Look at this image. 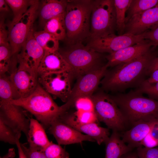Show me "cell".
<instances>
[{
  "label": "cell",
  "mask_w": 158,
  "mask_h": 158,
  "mask_svg": "<svg viewBox=\"0 0 158 158\" xmlns=\"http://www.w3.org/2000/svg\"><path fill=\"white\" fill-rule=\"evenodd\" d=\"M16 58L12 59L8 76L13 92V99L26 97L35 90L38 84V75L22 68L17 66Z\"/></svg>",
  "instance_id": "9c48e42d"
},
{
  "label": "cell",
  "mask_w": 158,
  "mask_h": 158,
  "mask_svg": "<svg viewBox=\"0 0 158 158\" xmlns=\"http://www.w3.org/2000/svg\"><path fill=\"white\" fill-rule=\"evenodd\" d=\"M140 145L145 147L152 148L158 146V142L152 138L149 134L142 141Z\"/></svg>",
  "instance_id": "f35d334b"
},
{
  "label": "cell",
  "mask_w": 158,
  "mask_h": 158,
  "mask_svg": "<svg viewBox=\"0 0 158 158\" xmlns=\"http://www.w3.org/2000/svg\"><path fill=\"white\" fill-rule=\"evenodd\" d=\"M135 90L147 94L150 98L158 101V82L149 83L144 81Z\"/></svg>",
  "instance_id": "d6a6232c"
},
{
  "label": "cell",
  "mask_w": 158,
  "mask_h": 158,
  "mask_svg": "<svg viewBox=\"0 0 158 158\" xmlns=\"http://www.w3.org/2000/svg\"><path fill=\"white\" fill-rule=\"evenodd\" d=\"M158 69V52L157 56L151 64L147 73V75H150L154 71Z\"/></svg>",
  "instance_id": "b9f144b4"
},
{
  "label": "cell",
  "mask_w": 158,
  "mask_h": 158,
  "mask_svg": "<svg viewBox=\"0 0 158 158\" xmlns=\"http://www.w3.org/2000/svg\"><path fill=\"white\" fill-rule=\"evenodd\" d=\"M34 31L33 27L16 56L18 67L38 75V69L44 51L35 40Z\"/></svg>",
  "instance_id": "7c38bea8"
},
{
  "label": "cell",
  "mask_w": 158,
  "mask_h": 158,
  "mask_svg": "<svg viewBox=\"0 0 158 158\" xmlns=\"http://www.w3.org/2000/svg\"><path fill=\"white\" fill-rule=\"evenodd\" d=\"M120 158H138L137 154L135 153L129 152L124 154Z\"/></svg>",
  "instance_id": "f6af8a7d"
},
{
  "label": "cell",
  "mask_w": 158,
  "mask_h": 158,
  "mask_svg": "<svg viewBox=\"0 0 158 158\" xmlns=\"http://www.w3.org/2000/svg\"><path fill=\"white\" fill-rule=\"evenodd\" d=\"M68 0H44L40 1L38 13L39 23L44 28L47 22L65 13Z\"/></svg>",
  "instance_id": "44dd1931"
},
{
  "label": "cell",
  "mask_w": 158,
  "mask_h": 158,
  "mask_svg": "<svg viewBox=\"0 0 158 158\" xmlns=\"http://www.w3.org/2000/svg\"><path fill=\"white\" fill-rule=\"evenodd\" d=\"M34 37L45 52H53L59 49V40L53 35L44 30L34 32Z\"/></svg>",
  "instance_id": "d4e9b609"
},
{
  "label": "cell",
  "mask_w": 158,
  "mask_h": 158,
  "mask_svg": "<svg viewBox=\"0 0 158 158\" xmlns=\"http://www.w3.org/2000/svg\"><path fill=\"white\" fill-rule=\"evenodd\" d=\"M157 24L158 4L131 18L126 23L124 34L141 35Z\"/></svg>",
  "instance_id": "e0dca14e"
},
{
  "label": "cell",
  "mask_w": 158,
  "mask_h": 158,
  "mask_svg": "<svg viewBox=\"0 0 158 158\" xmlns=\"http://www.w3.org/2000/svg\"><path fill=\"white\" fill-rule=\"evenodd\" d=\"M145 39L153 42L158 46V24L152 27L143 33Z\"/></svg>",
  "instance_id": "74e56055"
},
{
  "label": "cell",
  "mask_w": 158,
  "mask_h": 158,
  "mask_svg": "<svg viewBox=\"0 0 158 158\" xmlns=\"http://www.w3.org/2000/svg\"><path fill=\"white\" fill-rule=\"evenodd\" d=\"M35 0H5L13 14L12 20L9 25L17 22L35 2Z\"/></svg>",
  "instance_id": "4316f807"
},
{
  "label": "cell",
  "mask_w": 158,
  "mask_h": 158,
  "mask_svg": "<svg viewBox=\"0 0 158 158\" xmlns=\"http://www.w3.org/2000/svg\"><path fill=\"white\" fill-rule=\"evenodd\" d=\"M111 97L126 121L133 124L158 118V101L145 97L135 90Z\"/></svg>",
  "instance_id": "277c9868"
},
{
  "label": "cell",
  "mask_w": 158,
  "mask_h": 158,
  "mask_svg": "<svg viewBox=\"0 0 158 158\" xmlns=\"http://www.w3.org/2000/svg\"><path fill=\"white\" fill-rule=\"evenodd\" d=\"M157 47L154 46L142 55L107 71L101 80L102 88L114 92H122L138 87L144 81L148 70L157 55Z\"/></svg>",
  "instance_id": "6da1fadb"
},
{
  "label": "cell",
  "mask_w": 158,
  "mask_h": 158,
  "mask_svg": "<svg viewBox=\"0 0 158 158\" xmlns=\"http://www.w3.org/2000/svg\"><path fill=\"white\" fill-rule=\"evenodd\" d=\"M4 15L1 14L0 21V45L10 44L8 40V31L6 29Z\"/></svg>",
  "instance_id": "8d00e7d4"
},
{
  "label": "cell",
  "mask_w": 158,
  "mask_h": 158,
  "mask_svg": "<svg viewBox=\"0 0 158 158\" xmlns=\"http://www.w3.org/2000/svg\"><path fill=\"white\" fill-rule=\"evenodd\" d=\"M48 130L60 145L81 143L84 141H95L91 137L83 134L59 118L51 123Z\"/></svg>",
  "instance_id": "9a60e30c"
},
{
  "label": "cell",
  "mask_w": 158,
  "mask_h": 158,
  "mask_svg": "<svg viewBox=\"0 0 158 158\" xmlns=\"http://www.w3.org/2000/svg\"><path fill=\"white\" fill-rule=\"evenodd\" d=\"M45 130L38 120L30 118L26 137L29 147L44 152L51 142L48 139Z\"/></svg>",
  "instance_id": "7402d4cb"
},
{
  "label": "cell",
  "mask_w": 158,
  "mask_h": 158,
  "mask_svg": "<svg viewBox=\"0 0 158 158\" xmlns=\"http://www.w3.org/2000/svg\"><path fill=\"white\" fill-rule=\"evenodd\" d=\"M116 13L114 0H93L89 39L115 34Z\"/></svg>",
  "instance_id": "8992f818"
},
{
  "label": "cell",
  "mask_w": 158,
  "mask_h": 158,
  "mask_svg": "<svg viewBox=\"0 0 158 158\" xmlns=\"http://www.w3.org/2000/svg\"><path fill=\"white\" fill-rule=\"evenodd\" d=\"M158 4V0H132L126 12V23L133 16L152 8Z\"/></svg>",
  "instance_id": "83f0119b"
},
{
  "label": "cell",
  "mask_w": 158,
  "mask_h": 158,
  "mask_svg": "<svg viewBox=\"0 0 158 158\" xmlns=\"http://www.w3.org/2000/svg\"><path fill=\"white\" fill-rule=\"evenodd\" d=\"M59 118L80 132L91 137L99 145L103 142L105 143L109 137L108 129L99 126L96 123L87 124L80 123L75 120L72 113L67 111Z\"/></svg>",
  "instance_id": "ac0fdd59"
},
{
  "label": "cell",
  "mask_w": 158,
  "mask_h": 158,
  "mask_svg": "<svg viewBox=\"0 0 158 158\" xmlns=\"http://www.w3.org/2000/svg\"><path fill=\"white\" fill-rule=\"evenodd\" d=\"M11 102L34 115L45 129H48L54 120L70 108L66 103L58 106L51 96L39 83L34 91L28 97L17 99H12Z\"/></svg>",
  "instance_id": "7a4b0ae2"
},
{
  "label": "cell",
  "mask_w": 158,
  "mask_h": 158,
  "mask_svg": "<svg viewBox=\"0 0 158 158\" xmlns=\"http://www.w3.org/2000/svg\"><path fill=\"white\" fill-rule=\"evenodd\" d=\"M106 145L105 158H120L129 152L132 148L120 138L116 130H113L108 140L105 143Z\"/></svg>",
  "instance_id": "603a6c76"
},
{
  "label": "cell",
  "mask_w": 158,
  "mask_h": 158,
  "mask_svg": "<svg viewBox=\"0 0 158 158\" xmlns=\"http://www.w3.org/2000/svg\"><path fill=\"white\" fill-rule=\"evenodd\" d=\"M63 71L71 72L73 74L72 68L58 50L53 52L44 51L38 69V76Z\"/></svg>",
  "instance_id": "d6986e66"
},
{
  "label": "cell",
  "mask_w": 158,
  "mask_h": 158,
  "mask_svg": "<svg viewBox=\"0 0 158 158\" xmlns=\"http://www.w3.org/2000/svg\"><path fill=\"white\" fill-rule=\"evenodd\" d=\"M11 98H0V118L14 129L27 136L30 120L25 110L12 103Z\"/></svg>",
  "instance_id": "4fadbf2b"
},
{
  "label": "cell",
  "mask_w": 158,
  "mask_h": 158,
  "mask_svg": "<svg viewBox=\"0 0 158 158\" xmlns=\"http://www.w3.org/2000/svg\"><path fill=\"white\" fill-rule=\"evenodd\" d=\"M44 152L48 158H69V154L59 144L51 142Z\"/></svg>",
  "instance_id": "4dcf8cb0"
},
{
  "label": "cell",
  "mask_w": 158,
  "mask_h": 158,
  "mask_svg": "<svg viewBox=\"0 0 158 158\" xmlns=\"http://www.w3.org/2000/svg\"><path fill=\"white\" fill-rule=\"evenodd\" d=\"M10 8L5 0H0V11L1 13H5L9 12Z\"/></svg>",
  "instance_id": "7bdbcfd3"
},
{
  "label": "cell",
  "mask_w": 158,
  "mask_h": 158,
  "mask_svg": "<svg viewBox=\"0 0 158 158\" xmlns=\"http://www.w3.org/2000/svg\"><path fill=\"white\" fill-rule=\"evenodd\" d=\"M21 148L27 158H48L44 152L20 143Z\"/></svg>",
  "instance_id": "d590c367"
},
{
  "label": "cell",
  "mask_w": 158,
  "mask_h": 158,
  "mask_svg": "<svg viewBox=\"0 0 158 158\" xmlns=\"http://www.w3.org/2000/svg\"><path fill=\"white\" fill-rule=\"evenodd\" d=\"M154 46H157L153 42L145 39L106 56V64L108 67H114L128 62L144 54Z\"/></svg>",
  "instance_id": "2e32d148"
},
{
  "label": "cell",
  "mask_w": 158,
  "mask_h": 158,
  "mask_svg": "<svg viewBox=\"0 0 158 158\" xmlns=\"http://www.w3.org/2000/svg\"><path fill=\"white\" fill-rule=\"evenodd\" d=\"M64 15L65 13L49 20L45 24L43 30L53 35L59 40H65L66 32Z\"/></svg>",
  "instance_id": "cb8c5ba5"
},
{
  "label": "cell",
  "mask_w": 158,
  "mask_h": 158,
  "mask_svg": "<svg viewBox=\"0 0 158 158\" xmlns=\"http://www.w3.org/2000/svg\"><path fill=\"white\" fill-rule=\"evenodd\" d=\"M93 0H68L64 23L67 45L82 43L89 39Z\"/></svg>",
  "instance_id": "3957f363"
},
{
  "label": "cell",
  "mask_w": 158,
  "mask_h": 158,
  "mask_svg": "<svg viewBox=\"0 0 158 158\" xmlns=\"http://www.w3.org/2000/svg\"><path fill=\"white\" fill-rule=\"evenodd\" d=\"M73 73L68 71L51 73L38 76V82L42 88L54 99L66 102L72 92L71 82Z\"/></svg>",
  "instance_id": "30bf717a"
},
{
  "label": "cell",
  "mask_w": 158,
  "mask_h": 158,
  "mask_svg": "<svg viewBox=\"0 0 158 158\" xmlns=\"http://www.w3.org/2000/svg\"><path fill=\"white\" fill-rule=\"evenodd\" d=\"M150 77L144 81L149 83H153L158 82V69L153 71L150 75Z\"/></svg>",
  "instance_id": "ab89813d"
},
{
  "label": "cell",
  "mask_w": 158,
  "mask_h": 158,
  "mask_svg": "<svg viewBox=\"0 0 158 158\" xmlns=\"http://www.w3.org/2000/svg\"><path fill=\"white\" fill-rule=\"evenodd\" d=\"M40 1L36 0L27 11L14 24L8 27V40L12 55L17 54L33 27L38 16Z\"/></svg>",
  "instance_id": "ba28073f"
},
{
  "label": "cell",
  "mask_w": 158,
  "mask_h": 158,
  "mask_svg": "<svg viewBox=\"0 0 158 158\" xmlns=\"http://www.w3.org/2000/svg\"><path fill=\"white\" fill-rule=\"evenodd\" d=\"M12 56L10 44L0 45V75L9 71Z\"/></svg>",
  "instance_id": "f546056e"
},
{
  "label": "cell",
  "mask_w": 158,
  "mask_h": 158,
  "mask_svg": "<svg viewBox=\"0 0 158 158\" xmlns=\"http://www.w3.org/2000/svg\"><path fill=\"white\" fill-rule=\"evenodd\" d=\"M116 13V30L118 35L124 34L126 12L132 0H114Z\"/></svg>",
  "instance_id": "484cf974"
},
{
  "label": "cell",
  "mask_w": 158,
  "mask_h": 158,
  "mask_svg": "<svg viewBox=\"0 0 158 158\" xmlns=\"http://www.w3.org/2000/svg\"><path fill=\"white\" fill-rule=\"evenodd\" d=\"M149 134L152 138L158 142V118L152 128Z\"/></svg>",
  "instance_id": "60d3db41"
},
{
  "label": "cell",
  "mask_w": 158,
  "mask_h": 158,
  "mask_svg": "<svg viewBox=\"0 0 158 158\" xmlns=\"http://www.w3.org/2000/svg\"><path fill=\"white\" fill-rule=\"evenodd\" d=\"M145 39L143 34L135 35L124 34H115L99 38L89 40L86 45L99 53L109 54L140 42Z\"/></svg>",
  "instance_id": "8fae6325"
},
{
  "label": "cell",
  "mask_w": 158,
  "mask_h": 158,
  "mask_svg": "<svg viewBox=\"0 0 158 158\" xmlns=\"http://www.w3.org/2000/svg\"><path fill=\"white\" fill-rule=\"evenodd\" d=\"M74 105L78 111H94V104L91 96L79 97L75 100Z\"/></svg>",
  "instance_id": "836d02e7"
},
{
  "label": "cell",
  "mask_w": 158,
  "mask_h": 158,
  "mask_svg": "<svg viewBox=\"0 0 158 158\" xmlns=\"http://www.w3.org/2000/svg\"><path fill=\"white\" fill-rule=\"evenodd\" d=\"M16 145L18 150L19 158H27L21 148L19 140L17 142Z\"/></svg>",
  "instance_id": "ee69618b"
},
{
  "label": "cell",
  "mask_w": 158,
  "mask_h": 158,
  "mask_svg": "<svg viewBox=\"0 0 158 158\" xmlns=\"http://www.w3.org/2000/svg\"><path fill=\"white\" fill-rule=\"evenodd\" d=\"M67 45L58 51L72 68L74 76L79 78L105 65L101 53L89 47L82 43Z\"/></svg>",
  "instance_id": "5b68a950"
},
{
  "label": "cell",
  "mask_w": 158,
  "mask_h": 158,
  "mask_svg": "<svg viewBox=\"0 0 158 158\" xmlns=\"http://www.w3.org/2000/svg\"><path fill=\"white\" fill-rule=\"evenodd\" d=\"M72 114L75 120L81 124L96 123L99 121L94 111L76 110Z\"/></svg>",
  "instance_id": "1f68e13d"
},
{
  "label": "cell",
  "mask_w": 158,
  "mask_h": 158,
  "mask_svg": "<svg viewBox=\"0 0 158 158\" xmlns=\"http://www.w3.org/2000/svg\"><path fill=\"white\" fill-rule=\"evenodd\" d=\"M158 118L137 123L130 130L123 134L122 140L131 148L140 147L143 140L150 133Z\"/></svg>",
  "instance_id": "ffe728a7"
},
{
  "label": "cell",
  "mask_w": 158,
  "mask_h": 158,
  "mask_svg": "<svg viewBox=\"0 0 158 158\" xmlns=\"http://www.w3.org/2000/svg\"><path fill=\"white\" fill-rule=\"evenodd\" d=\"M108 67L106 64L102 67L79 77L76 83L72 88L70 97L67 102L71 107L79 97L91 96L97 87L101 79L106 74Z\"/></svg>",
  "instance_id": "5bb4252c"
},
{
  "label": "cell",
  "mask_w": 158,
  "mask_h": 158,
  "mask_svg": "<svg viewBox=\"0 0 158 158\" xmlns=\"http://www.w3.org/2000/svg\"><path fill=\"white\" fill-rule=\"evenodd\" d=\"M137 154L138 158H158V146L152 148L138 147Z\"/></svg>",
  "instance_id": "e575fe53"
},
{
  "label": "cell",
  "mask_w": 158,
  "mask_h": 158,
  "mask_svg": "<svg viewBox=\"0 0 158 158\" xmlns=\"http://www.w3.org/2000/svg\"><path fill=\"white\" fill-rule=\"evenodd\" d=\"M16 130L0 118V140L5 143L16 145L21 136Z\"/></svg>",
  "instance_id": "f1b7e54d"
},
{
  "label": "cell",
  "mask_w": 158,
  "mask_h": 158,
  "mask_svg": "<svg viewBox=\"0 0 158 158\" xmlns=\"http://www.w3.org/2000/svg\"><path fill=\"white\" fill-rule=\"evenodd\" d=\"M94 111L99 121L113 130H121L126 120L111 96L103 92L92 95Z\"/></svg>",
  "instance_id": "52a82bcc"
}]
</instances>
